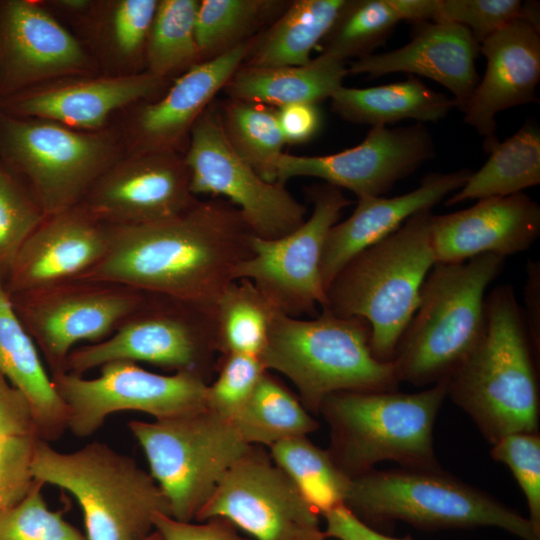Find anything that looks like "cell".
I'll return each instance as SVG.
<instances>
[{
    "label": "cell",
    "mask_w": 540,
    "mask_h": 540,
    "mask_svg": "<svg viewBox=\"0 0 540 540\" xmlns=\"http://www.w3.org/2000/svg\"><path fill=\"white\" fill-rule=\"evenodd\" d=\"M254 236L231 203L199 199L169 218L110 226L105 257L78 280L215 304L236 267L252 254Z\"/></svg>",
    "instance_id": "cell-1"
},
{
    "label": "cell",
    "mask_w": 540,
    "mask_h": 540,
    "mask_svg": "<svg viewBox=\"0 0 540 540\" xmlns=\"http://www.w3.org/2000/svg\"><path fill=\"white\" fill-rule=\"evenodd\" d=\"M538 357L513 287L499 285L485 297L479 342L446 380L447 396L491 444L509 434L538 432Z\"/></svg>",
    "instance_id": "cell-2"
},
{
    "label": "cell",
    "mask_w": 540,
    "mask_h": 540,
    "mask_svg": "<svg viewBox=\"0 0 540 540\" xmlns=\"http://www.w3.org/2000/svg\"><path fill=\"white\" fill-rule=\"evenodd\" d=\"M431 210H422L392 234L350 259L328 284L321 309L366 320L374 356L393 359L420 302L426 276L436 263Z\"/></svg>",
    "instance_id": "cell-3"
},
{
    "label": "cell",
    "mask_w": 540,
    "mask_h": 540,
    "mask_svg": "<svg viewBox=\"0 0 540 540\" xmlns=\"http://www.w3.org/2000/svg\"><path fill=\"white\" fill-rule=\"evenodd\" d=\"M504 261L500 255L481 254L434 264L392 359L400 383L437 384L466 360L484 330L486 289Z\"/></svg>",
    "instance_id": "cell-4"
},
{
    "label": "cell",
    "mask_w": 540,
    "mask_h": 540,
    "mask_svg": "<svg viewBox=\"0 0 540 540\" xmlns=\"http://www.w3.org/2000/svg\"><path fill=\"white\" fill-rule=\"evenodd\" d=\"M370 334L366 320L327 309L311 319L279 311L259 359L267 371L288 378L303 406L317 414L335 392L397 390L394 365L374 356Z\"/></svg>",
    "instance_id": "cell-5"
},
{
    "label": "cell",
    "mask_w": 540,
    "mask_h": 540,
    "mask_svg": "<svg viewBox=\"0 0 540 540\" xmlns=\"http://www.w3.org/2000/svg\"><path fill=\"white\" fill-rule=\"evenodd\" d=\"M446 396V380L417 393H332L318 412L330 427L327 450L350 478L373 470L384 460L403 468L438 470L433 428Z\"/></svg>",
    "instance_id": "cell-6"
},
{
    "label": "cell",
    "mask_w": 540,
    "mask_h": 540,
    "mask_svg": "<svg viewBox=\"0 0 540 540\" xmlns=\"http://www.w3.org/2000/svg\"><path fill=\"white\" fill-rule=\"evenodd\" d=\"M32 474L77 500L87 540H142L154 530L157 514L170 515L168 501L151 474L102 442L62 452L39 439Z\"/></svg>",
    "instance_id": "cell-7"
},
{
    "label": "cell",
    "mask_w": 540,
    "mask_h": 540,
    "mask_svg": "<svg viewBox=\"0 0 540 540\" xmlns=\"http://www.w3.org/2000/svg\"><path fill=\"white\" fill-rule=\"evenodd\" d=\"M344 505L369 526L398 520L428 530L495 527L540 540L527 517L441 469H373L350 479Z\"/></svg>",
    "instance_id": "cell-8"
},
{
    "label": "cell",
    "mask_w": 540,
    "mask_h": 540,
    "mask_svg": "<svg viewBox=\"0 0 540 540\" xmlns=\"http://www.w3.org/2000/svg\"><path fill=\"white\" fill-rule=\"evenodd\" d=\"M215 304L145 293L108 338L75 348L65 372L84 373L114 361L145 362L208 382L219 362Z\"/></svg>",
    "instance_id": "cell-9"
},
{
    "label": "cell",
    "mask_w": 540,
    "mask_h": 540,
    "mask_svg": "<svg viewBox=\"0 0 540 540\" xmlns=\"http://www.w3.org/2000/svg\"><path fill=\"white\" fill-rule=\"evenodd\" d=\"M0 154L5 167L45 216L82 201L116 160L108 134L83 132L42 120L0 112Z\"/></svg>",
    "instance_id": "cell-10"
},
{
    "label": "cell",
    "mask_w": 540,
    "mask_h": 540,
    "mask_svg": "<svg viewBox=\"0 0 540 540\" xmlns=\"http://www.w3.org/2000/svg\"><path fill=\"white\" fill-rule=\"evenodd\" d=\"M170 516L194 521L228 469L250 448L227 419L203 410L152 422L130 420Z\"/></svg>",
    "instance_id": "cell-11"
},
{
    "label": "cell",
    "mask_w": 540,
    "mask_h": 540,
    "mask_svg": "<svg viewBox=\"0 0 540 540\" xmlns=\"http://www.w3.org/2000/svg\"><path fill=\"white\" fill-rule=\"evenodd\" d=\"M183 156L192 193L231 203L256 237H282L306 220V207L286 184L264 180L235 152L224 133L217 103L212 102L194 124Z\"/></svg>",
    "instance_id": "cell-12"
},
{
    "label": "cell",
    "mask_w": 540,
    "mask_h": 540,
    "mask_svg": "<svg viewBox=\"0 0 540 540\" xmlns=\"http://www.w3.org/2000/svg\"><path fill=\"white\" fill-rule=\"evenodd\" d=\"M51 378L66 407L67 430L77 437L93 435L115 412L139 411L163 420L206 408L208 382L202 377L159 374L131 361L106 363L95 378L68 372Z\"/></svg>",
    "instance_id": "cell-13"
},
{
    "label": "cell",
    "mask_w": 540,
    "mask_h": 540,
    "mask_svg": "<svg viewBox=\"0 0 540 540\" xmlns=\"http://www.w3.org/2000/svg\"><path fill=\"white\" fill-rule=\"evenodd\" d=\"M311 216L297 229L275 239H252V254L235 269L233 279L251 281L281 312L312 315L325 304L321 259L330 229L352 202L327 183L310 186Z\"/></svg>",
    "instance_id": "cell-14"
},
{
    "label": "cell",
    "mask_w": 540,
    "mask_h": 540,
    "mask_svg": "<svg viewBox=\"0 0 540 540\" xmlns=\"http://www.w3.org/2000/svg\"><path fill=\"white\" fill-rule=\"evenodd\" d=\"M143 296L116 283L73 280L9 297L51 375L65 372L77 343H97L113 334Z\"/></svg>",
    "instance_id": "cell-15"
},
{
    "label": "cell",
    "mask_w": 540,
    "mask_h": 540,
    "mask_svg": "<svg viewBox=\"0 0 540 540\" xmlns=\"http://www.w3.org/2000/svg\"><path fill=\"white\" fill-rule=\"evenodd\" d=\"M260 447L228 469L195 520L223 518L255 540H294L319 527L317 512Z\"/></svg>",
    "instance_id": "cell-16"
},
{
    "label": "cell",
    "mask_w": 540,
    "mask_h": 540,
    "mask_svg": "<svg viewBox=\"0 0 540 540\" xmlns=\"http://www.w3.org/2000/svg\"><path fill=\"white\" fill-rule=\"evenodd\" d=\"M434 155V141L422 123L397 128L374 126L361 143L334 154L283 153L277 165V182L313 177L347 189L358 199L379 197Z\"/></svg>",
    "instance_id": "cell-17"
},
{
    "label": "cell",
    "mask_w": 540,
    "mask_h": 540,
    "mask_svg": "<svg viewBox=\"0 0 540 540\" xmlns=\"http://www.w3.org/2000/svg\"><path fill=\"white\" fill-rule=\"evenodd\" d=\"M199 200L178 152L134 153L116 161L91 186L80 205L111 226H132L175 216Z\"/></svg>",
    "instance_id": "cell-18"
},
{
    "label": "cell",
    "mask_w": 540,
    "mask_h": 540,
    "mask_svg": "<svg viewBox=\"0 0 540 540\" xmlns=\"http://www.w3.org/2000/svg\"><path fill=\"white\" fill-rule=\"evenodd\" d=\"M110 226L80 204L45 216L20 249L3 284L9 296L78 280L105 257Z\"/></svg>",
    "instance_id": "cell-19"
},
{
    "label": "cell",
    "mask_w": 540,
    "mask_h": 540,
    "mask_svg": "<svg viewBox=\"0 0 540 540\" xmlns=\"http://www.w3.org/2000/svg\"><path fill=\"white\" fill-rule=\"evenodd\" d=\"M86 63L79 42L38 4L0 3V100L29 85L76 72Z\"/></svg>",
    "instance_id": "cell-20"
},
{
    "label": "cell",
    "mask_w": 540,
    "mask_h": 540,
    "mask_svg": "<svg viewBox=\"0 0 540 540\" xmlns=\"http://www.w3.org/2000/svg\"><path fill=\"white\" fill-rule=\"evenodd\" d=\"M479 52L486 58V70L463 113L464 121L484 138V150L489 152L499 142L496 115L537 100L539 27L515 20L483 40Z\"/></svg>",
    "instance_id": "cell-21"
},
{
    "label": "cell",
    "mask_w": 540,
    "mask_h": 540,
    "mask_svg": "<svg viewBox=\"0 0 540 540\" xmlns=\"http://www.w3.org/2000/svg\"><path fill=\"white\" fill-rule=\"evenodd\" d=\"M436 263L463 262L481 254L523 252L540 235V206L524 193L478 200L466 209L431 216Z\"/></svg>",
    "instance_id": "cell-22"
},
{
    "label": "cell",
    "mask_w": 540,
    "mask_h": 540,
    "mask_svg": "<svg viewBox=\"0 0 540 540\" xmlns=\"http://www.w3.org/2000/svg\"><path fill=\"white\" fill-rule=\"evenodd\" d=\"M479 43L464 26L448 22L414 23L404 46L351 61L349 74L376 78L406 72L429 78L449 90L456 108L464 111L478 84L475 61Z\"/></svg>",
    "instance_id": "cell-23"
},
{
    "label": "cell",
    "mask_w": 540,
    "mask_h": 540,
    "mask_svg": "<svg viewBox=\"0 0 540 540\" xmlns=\"http://www.w3.org/2000/svg\"><path fill=\"white\" fill-rule=\"evenodd\" d=\"M253 38L194 65L175 79L162 98L145 104L132 126L135 153L178 152L188 144L200 115L247 58Z\"/></svg>",
    "instance_id": "cell-24"
},
{
    "label": "cell",
    "mask_w": 540,
    "mask_h": 540,
    "mask_svg": "<svg viewBox=\"0 0 540 540\" xmlns=\"http://www.w3.org/2000/svg\"><path fill=\"white\" fill-rule=\"evenodd\" d=\"M472 171L429 173L414 190L392 198H359L353 213L329 231L321 259L325 287L343 266L362 250L392 234L415 213L431 210L441 200L459 190Z\"/></svg>",
    "instance_id": "cell-25"
},
{
    "label": "cell",
    "mask_w": 540,
    "mask_h": 540,
    "mask_svg": "<svg viewBox=\"0 0 540 540\" xmlns=\"http://www.w3.org/2000/svg\"><path fill=\"white\" fill-rule=\"evenodd\" d=\"M166 80L150 73L90 79L33 93L17 94L1 102L4 114L53 121L76 130H96L117 109L150 99Z\"/></svg>",
    "instance_id": "cell-26"
},
{
    "label": "cell",
    "mask_w": 540,
    "mask_h": 540,
    "mask_svg": "<svg viewBox=\"0 0 540 540\" xmlns=\"http://www.w3.org/2000/svg\"><path fill=\"white\" fill-rule=\"evenodd\" d=\"M0 373L27 399L39 437L49 443L58 440L67 430L66 407L1 281Z\"/></svg>",
    "instance_id": "cell-27"
},
{
    "label": "cell",
    "mask_w": 540,
    "mask_h": 540,
    "mask_svg": "<svg viewBox=\"0 0 540 540\" xmlns=\"http://www.w3.org/2000/svg\"><path fill=\"white\" fill-rule=\"evenodd\" d=\"M347 62L327 53L297 66L254 67L242 64L229 79L228 99L279 108L295 103L319 104L343 86Z\"/></svg>",
    "instance_id": "cell-28"
},
{
    "label": "cell",
    "mask_w": 540,
    "mask_h": 540,
    "mask_svg": "<svg viewBox=\"0 0 540 540\" xmlns=\"http://www.w3.org/2000/svg\"><path fill=\"white\" fill-rule=\"evenodd\" d=\"M330 100L332 111L342 119L372 127L405 119L435 122L456 107L452 97L430 89L415 77L368 88L341 86Z\"/></svg>",
    "instance_id": "cell-29"
},
{
    "label": "cell",
    "mask_w": 540,
    "mask_h": 540,
    "mask_svg": "<svg viewBox=\"0 0 540 540\" xmlns=\"http://www.w3.org/2000/svg\"><path fill=\"white\" fill-rule=\"evenodd\" d=\"M345 0H295L257 34L243 62L254 67L307 64L334 23Z\"/></svg>",
    "instance_id": "cell-30"
},
{
    "label": "cell",
    "mask_w": 540,
    "mask_h": 540,
    "mask_svg": "<svg viewBox=\"0 0 540 540\" xmlns=\"http://www.w3.org/2000/svg\"><path fill=\"white\" fill-rule=\"evenodd\" d=\"M488 153L484 165L446 200L447 206L509 196L540 183V131L535 124H524Z\"/></svg>",
    "instance_id": "cell-31"
},
{
    "label": "cell",
    "mask_w": 540,
    "mask_h": 540,
    "mask_svg": "<svg viewBox=\"0 0 540 540\" xmlns=\"http://www.w3.org/2000/svg\"><path fill=\"white\" fill-rule=\"evenodd\" d=\"M230 422L248 445L268 447L288 438L307 436L319 426L299 398L270 371L263 373L246 404Z\"/></svg>",
    "instance_id": "cell-32"
},
{
    "label": "cell",
    "mask_w": 540,
    "mask_h": 540,
    "mask_svg": "<svg viewBox=\"0 0 540 540\" xmlns=\"http://www.w3.org/2000/svg\"><path fill=\"white\" fill-rule=\"evenodd\" d=\"M285 0H201L195 35L201 61L218 57L267 28L287 8Z\"/></svg>",
    "instance_id": "cell-33"
},
{
    "label": "cell",
    "mask_w": 540,
    "mask_h": 540,
    "mask_svg": "<svg viewBox=\"0 0 540 540\" xmlns=\"http://www.w3.org/2000/svg\"><path fill=\"white\" fill-rule=\"evenodd\" d=\"M215 310L220 356L260 358L280 310L247 279L230 282L216 300Z\"/></svg>",
    "instance_id": "cell-34"
},
{
    "label": "cell",
    "mask_w": 540,
    "mask_h": 540,
    "mask_svg": "<svg viewBox=\"0 0 540 540\" xmlns=\"http://www.w3.org/2000/svg\"><path fill=\"white\" fill-rule=\"evenodd\" d=\"M269 449L273 461L319 516L344 505L351 478L335 464L328 450L307 436L282 440Z\"/></svg>",
    "instance_id": "cell-35"
},
{
    "label": "cell",
    "mask_w": 540,
    "mask_h": 540,
    "mask_svg": "<svg viewBox=\"0 0 540 540\" xmlns=\"http://www.w3.org/2000/svg\"><path fill=\"white\" fill-rule=\"evenodd\" d=\"M218 106L224 133L235 152L264 180L277 182V165L286 143L276 108L234 99Z\"/></svg>",
    "instance_id": "cell-36"
},
{
    "label": "cell",
    "mask_w": 540,
    "mask_h": 540,
    "mask_svg": "<svg viewBox=\"0 0 540 540\" xmlns=\"http://www.w3.org/2000/svg\"><path fill=\"white\" fill-rule=\"evenodd\" d=\"M198 0H161L148 36L147 72L166 80L202 62L196 42Z\"/></svg>",
    "instance_id": "cell-37"
},
{
    "label": "cell",
    "mask_w": 540,
    "mask_h": 540,
    "mask_svg": "<svg viewBox=\"0 0 540 540\" xmlns=\"http://www.w3.org/2000/svg\"><path fill=\"white\" fill-rule=\"evenodd\" d=\"M400 19L387 0H345L322 40L321 53L344 62L372 54Z\"/></svg>",
    "instance_id": "cell-38"
},
{
    "label": "cell",
    "mask_w": 540,
    "mask_h": 540,
    "mask_svg": "<svg viewBox=\"0 0 540 540\" xmlns=\"http://www.w3.org/2000/svg\"><path fill=\"white\" fill-rule=\"evenodd\" d=\"M43 485L35 480L20 502L0 511V540H87L61 510L48 507Z\"/></svg>",
    "instance_id": "cell-39"
},
{
    "label": "cell",
    "mask_w": 540,
    "mask_h": 540,
    "mask_svg": "<svg viewBox=\"0 0 540 540\" xmlns=\"http://www.w3.org/2000/svg\"><path fill=\"white\" fill-rule=\"evenodd\" d=\"M45 215L28 191L0 165V281Z\"/></svg>",
    "instance_id": "cell-40"
},
{
    "label": "cell",
    "mask_w": 540,
    "mask_h": 540,
    "mask_svg": "<svg viewBox=\"0 0 540 540\" xmlns=\"http://www.w3.org/2000/svg\"><path fill=\"white\" fill-rule=\"evenodd\" d=\"M518 19L539 27L538 5L519 0H436L433 22L464 26L480 44Z\"/></svg>",
    "instance_id": "cell-41"
},
{
    "label": "cell",
    "mask_w": 540,
    "mask_h": 540,
    "mask_svg": "<svg viewBox=\"0 0 540 540\" xmlns=\"http://www.w3.org/2000/svg\"><path fill=\"white\" fill-rule=\"evenodd\" d=\"M267 371L255 356L225 354L219 358L217 376L208 383L206 408L231 421L252 395Z\"/></svg>",
    "instance_id": "cell-42"
},
{
    "label": "cell",
    "mask_w": 540,
    "mask_h": 540,
    "mask_svg": "<svg viewBox=\"0 0 540 540\" xmlns=\"http://www.w3.org/2000/svg\"><path fill=\"white\" fill-rule=\"evenodd\" d=\"M491 457L507 465L526 498L529 517L540 535V436L538 432L509 434L494 444Z\"/></svg>",
    "instance_id": "cell-43"
},
{
    "label": "cell",
    "mask_w": 540,
    "mask_h": 540,
    "mask_svg": "<svg viewBox=\"0 0 540 540\" xmlns=\"http://www.w3.org/2000/svg\"><path fill=\"white\" fill-rule=\"evenodd\" d=\"M37 436L0 440V511L20 502L31 489L35 479L32 463Z\"/></svg>",
    "instance_id": "cell-44"
},
{
    "label": "cell",
    "mask_w": 540,
    "mask_h": 540,
    "mask_svg": "<svg viewBox=\"0 0 540 540\" xmlns=\"http://www.w3.org/2000/svg\"><path fill=\"white\" fill-rule=\"evenodd\" d=\"M157 6V0H121L116 3L111 19V37L121 56L132 59L145 51Z\"/></svg>",
    "instance_id": "cell-45"
},
{
    "label": "cell",
    "mask_w": 540,
    "mask_h": 540,
    "mask_svg": "<svg viewBox=\"0 0 540 540\" xmlns=\"http://www.w3.org/2000/svg\"><path fill=\"white\" fill-rule=\"evenodd\" d=\"M154 529L163 540H249L238 533V529L223 518H211L194 523L181 521L168 514H157Z\"/></svg>",
    "instance_id": "cell-46"
},
{
    "label": "cell",
    "mask_w": 540,
    "mask_h": 540,
    "mask_svg": "<svg viewBox=\"0 0 540 540\" xmlns=\"http://www.w3.org/2000/svg\"><path fill=\"white\" fill-rule=\"evenodd\" d=\"M24 436L39 437L31 406L0 373V440Z\"/></svg>",
    "instance_id": "cell-47"
},
{
    "label": "cell",
    "mask_w": 540,
    "mask_h": 540,
    "mask_svg": "<svg viewBox=\"0 0 540 540\" xmlns=\"http://www.w3.org/2000/svg\"><path fill=\"white\" fill-rule=\"evenodd\" d=\"M278 124L286 144L312 140L322 126L318 104L295 103L276 108Z\"/></svg>",
    "instance_id": "cell-48"
},
{
    "label": "cell",
    "mask_w": 540,
    "mask_h": 540,
    "mask_svg": "<svg viewBox=\"0 0 540 540\" xmlns=\"http://www.w3.org/2000/svg\"><path fill=\"white\" fill-rule=\"evenodd\" d=\"M326 538L337 540H413L410 535L402 538L386 535L370 527L355 516L345 505L334 508L323 515Z\"/></svg>",
    "instance_id": "cell-49"
},
{
    "label": "cell",
    "mask_w": 540,
    "mask_h": 540,
    "mask_svg": "<svg viewBox=\"0 0 540 540\" xmlns=\"http://www.w3.org/2000/svg\"><path fill=\"white\" fill-rule=\"evenodd\" d=\"M523 318L534 351L540 349V262L528 260L524 289Z\"/></svg>",
    "instance_id": "cell-50"
},
{
    "label": "cell",
    "mask_w": 540,
    "mask_h": 540,
    "mask_svg": "<svg viewBox=\"0 0 540 540\" xmlns=\"http://www.w3.org/2000/svg\"><path fill=\"white\" fill-rule=\"evenodd\" d=\"M387 2L396 12L400 21L420 23L434 20L436 0H387Z\"/></svg>",
    "instance_id": "cell-51"
},
{
    "label": "cell",
    "mask_w": 540,
    "mask_h": 540,
    "mask_svg": "<svg viewBox=\"0 0 540 540\" xmlns=\"http://www.w3.org/2000/svg\"><path fill=\"white\" fill-rule=\"evenodd\" d=\"M326 536L320 527L309 529L300 534L294 540H325Z\"/></svg>",
    "instance_id": "cell-52"
},
{
    "label": "cell",
    "mask_w": 540,
    "mask_h": 540,
    "mask_svg": "<svg viewBox=\"0 0 540 540\" xmlns=\"http://www.w3.org/2000/svg\"><path fill=\"white\" fill-rule=\"evenodd\" d=\"M87 1L85 0H63L59 1V5L64 6L66 8L70 9H82L87 5Z\"/></svg>",
    "instance_id": "cell-53"
},
{
    "label": "cell",
    "mask_w": 540,
    "mask_h": 540,
    "mask_svg": "<svg viewBox=\"0 0 540 540\" xmlns=\"http://www.w3.org/2000/svg\"><path fill=\"white\" fill-rule=\"evenodd\" d=\"M142 540H163V538L160 535V533L157 530L154 529L149 535H147Z\"/></svg>",
    "instance_id": "cell-54"
}]
</instances>
